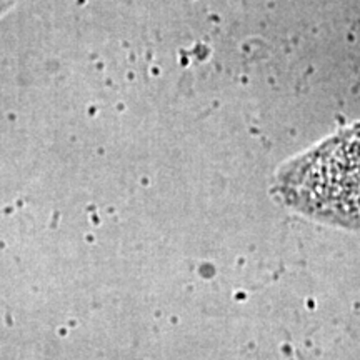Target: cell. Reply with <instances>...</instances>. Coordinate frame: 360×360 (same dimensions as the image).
Returning a JSON list of instances; mask_svg holds the SVG:
<instances>
[]
</instances>
